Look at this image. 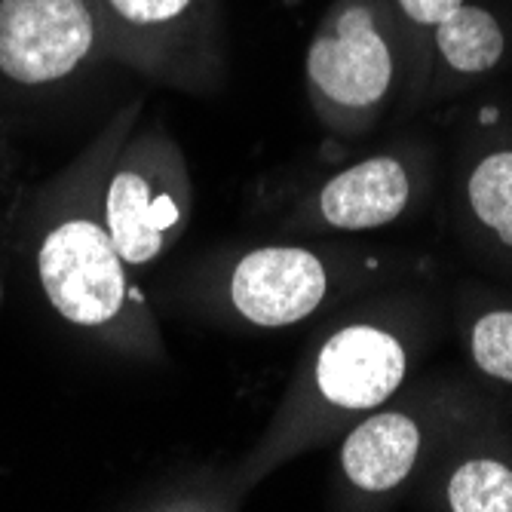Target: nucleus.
<instances>
[{
    "label": "nucleus",
    "instance_id": "nucleus-1",
    "mask_svg": "<svg viewBox=\"0 0 512 512\" xmlns=\"http://www.w3.org/2000/svg\"><path fill=\"white\" fill-rule=\"evenodd\" d=\"M40 283L53 307L74 325H102L126 301L123 258L108 230L92 221H65L40 246Z\"/></svg>",
    "mask_w": 512,
    "mask_h": 512
},
{
    "label": "nucleus",
    "instance_id": "nucleus-2",
    "mask_svg": "<svg viewBox=\"0 0 512 512\" xmlns=\"http://www.w3.org/2000/svg\"><path fill=\"white\" fill-rule=\"evenodd\" d=\"M92 46L83 0H0V71L37 86L71 74Z\"/></svg>",
    "mask_w": 512,
    "mask_h": 512
},
{
    "label": "nucleus",
    "instance_id": "nucleus-3",
    "mask_svg": "<svg viewBox=\"0 0 512 512\" xmlns=\"http://www.w3.org/2000/svg\"><path fill=\"white\" fill-rule=\"evenodd\" d=\"M307 77L316 99L338 111H368L390 89L393 56L365 10L341 13L310 43Z\"/></svg>",
    "mask_w": 512,
    "mask_h": 512
},
{
    "label": "nucleus",
    "instance_id": "nucleus-4",
    "mask_svg": "<svg viewBox=\"0 0 512 512\" xmlns=\"http://www.w3.org/2000/svg\"><path fill=\"white\" fill-rule=\"evenodd\" d=\"M230 298L249 322L264 329L292 325L325 298V267L304 249H258L237 264Z\"/></svg>",
    "mask_w": 512,
    "mask_h": 512
},
{
    "label": "nucleus",
    "instance_id": "nucleus-5",
    "mask_svg": "<svg viewBox=\"0 0 512 512\" xmlns=\"http://www.w3.org/2000/svg\"><path fill=\"white\" fill-rule=\"evenodd\" d=\"M405 378L402 344L371 325H350L325 341L316 359L319 393L341 408H375L387 402Z\"/></svg>",
    "mask_w": 512,
    "mask_h": 512
},
{
    "label": "nucleus",
    "instance_id": "nucleus-6",
    "mask_svg": "<svg viewBox=\"0 0 512 512\" xmlns=\"http://www.w3.org/2000/svg\"><path fill=\"white\" fill-rule=\"evenodd\" d=\"M105 215L108 234L129 264L154 261L188 218L175 184L142 169H120L114 175Z\"/></svg>",
    "mask_w": 512,
    "mask_h": 512
},
{
    "label": "nucleus",
    "instance_id": "nucleus-7",
    "mask_svg": "<svg viewBox=\"0 0 512 512\" xmlns=\"http://www.w3.org/2000/svg\"><path fill=\"white\" fill-rule=\"evenodd\" d=\"M408 203V175L393 157L365 160L319 194L322 218L341 230H368L393 221Z\"/></svg>",
    "mask_w": 512,
    "mask_h": 512
},
{
    "label": "nucleus",
    "instance_id": "nucleus-8",
    "mask_svg": "<svg viewBox=\"0 0 512 512\" xmlns=\"http://www.w3.org/2000/svg\"><path fill=\"white\" fill-rule=\"evenodd\" d=\"M421 430L405 414H375L350 433L341 448L344 473L365 491H390L414 467Z\"/></svg>",
    "mask_w": 512,
    "mask_h": 512
},
{
    "label": "nucleus",
    "instance_id": "nucleus-9",
    "mask_svg": "<svg viewBox=\"0 0 512 512\" xmlns=\"http://www.w3.org/2000/svg\"><path fill=\"white\" fill-rule=\"evenodd\" d=\"M436 43L442 59L463 74L488 71L503 56V31L497 19L467 4H460L451 16H445L436 25Z\"/></svg>",
    "mask_w": 512,
    "mask_h": 512
},
{
    "label": "nucleus",
    "instance_id": "nucleus-10",
    "mask_svg": "<svg viewBox=\"0 0 512 512\" xmlns=\"http://www.w3.org/2000/svg\"><path fill=\"white\" fill-rule=\"evenodd\" d=\"M448 503L454 512H512V470L497 460H470L451 476Z\"/></svg>",
    "mask_w": 512,
    "mask_h": 512
},
{
    "label": "nucleus",
    "instance_id": "nucleus-11",
    "mask_svg": "<svg viewBox=\"0 0 512 512\" xmlns=\"http://www.w3.org/2000/svg\"><path fill=\"white\" fill-rule=\"evenodd\" d=\"M473 212L512 246V151L485 157L470 178Z\"/></svg>",
    "mask_w": 512,
    "mask_h": 512
},
{
    "label": "nucleus",
    "instance_id": "nucleus-12",
    "mask_svg": "<svg viewBox=\"0 0 512 512\" xmlns=\"http://www.w3.org/2000/svg\"><path fill=\"white\" fill-rule=\"evenodd\" d=\"M473 359L485 375L497 381H512V313L509 310L488 313L476 322Z\"/></svg>",
    "mask_w": 512,
    "mask_h": 512
},
{
    "label": "nucleus",
    "instance_id": "nucleus-13",
    "mask_svg": "<svg viewBox=\"0 0 512 512\" xmlns=\"http://www.w3.org/2000/svg\"><path fill=\"white\" fill-rule=\"evenodd\" d=\"M111 7L132 25H163L178 19L191 0H111Z\"/></svg>",
    "mask_w": 512,
    "mask_h": 512
},
{
    "label": "nucleus",
    "instance_id": "nucleus-14",
    "mask_svg": "<svg viewBox=\"0 0 512 512\" xmlns=\"http://www.w3.org/2000/svg\"><path fill=\"white\" fill-rule=\"evenodd\" d=\"M408 19L417 25H439L445 16H451L463 0H399Z\"/></svg>",
    "mask_w": 512,
    "mask_h": 512
},
{
    "label": "nucleus",
    "instance_id": "nucleus-15",
    "mask_svg": "<svg viewBox=\"0 0 512 512\" xmlns=\"http://www.w3.org/2000/svg\"><path fill=\"white\" fill-rule=\"evenodd\" d=\"M0 295H4V289H0Z\"/></svg>",
    "mask_w": 512,
    "mask_h": 512
}]
</instances>
